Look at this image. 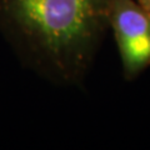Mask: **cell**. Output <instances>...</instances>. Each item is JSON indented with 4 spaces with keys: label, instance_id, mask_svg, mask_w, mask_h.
<instances>
[{
    "label": "cell",
    "instance_id": "1",
    "mask_svg": "<svg viewBox=\"0 0 150 150\" xmlns=\"http://www.w3.org/2000/svg\"><path fill=\"white\" fill-rule=\"evenodd\" d=\"M112 0H0V35L28 71L59 88L85 83L109 33Z\"/></svg>",
    "mask_w": 150,
    "mask_h": 150
},
{
    "label": "cell",
    "instance_id": "2",
    "mask_svg": "<svg viewBox=\"0 0 150 150\" xmlns=\"http://www.w3.org/2000/svg\"><path fill=\"white\" fill-rule=\"evenodd\" d=\"M125 81H135L150 68V15L137 0H112L109 15Z\"/></svg>",
    "mask_w": 150,
    "mask_h": 150
},
{
    "label": "cell",
    "instance_id": "3",
    "mask_svg": "<svg viewBox=\"0 0 150 150\" xmlns=\"http://www.w3.org/2000/svg\"><path fill=\"white\" fill-rule=\"evenodd\" d=\"M138 4L150 15V0H137Z\"/></svg>",
    "mask_w": 150,
    "mask_h": 150
}]
</instances>
